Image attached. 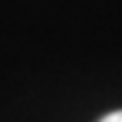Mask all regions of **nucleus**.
Wrapping results in <instances>:
<instances>
[{
  "label": "nucleus",
  "mask_w": 122,
  "mask_h": 122,
  "mask_svg": "<svg viewBox=\"0 0 122 122\" xmlns=\"http://www.w3.org/2000/svg\"><path fill=\"white\" fill-rule=\"evenodd\" d=\"M101 122H122V110H115V112H110V115H105Z\"/></svg>",
  "instance_id": "1"
}]
</instances>
